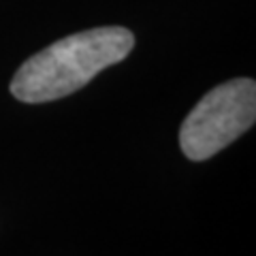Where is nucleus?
<instances>
[{
  "instance_id": "1",
  "label": "nucleus",
  "mask_w": 256,
  "mask_h": 256,
  "mask_svg": "<svg viewBox=\"0 0 256 256\" xmlns=\"http://www.w3.org/2000/svg\"><path fill=\"white\" fill-rule=\"evenodd\" d=\"M132 47V32L122 26L92 28L60 38L18 68L11 94L30 105L64 98L90 84L100 70L122 62Z\"/></svg>"
},
{
  "instance_id": "2",
  "label": "nucleus",
  "mask_w": 256,
  "mask_h": 256,
  "mask_svg": "<svg viewBox=\"0 0 256 256\" xmlns=\"http://www.w3.org/2000/svg\"><path fill=\"white\" fill-rule=\"evenodd\" d=\"M256 120V84L239 77L210 90L180 128L186 158L201 162L239 139Z\"/></svg>"
}]
</instances>
